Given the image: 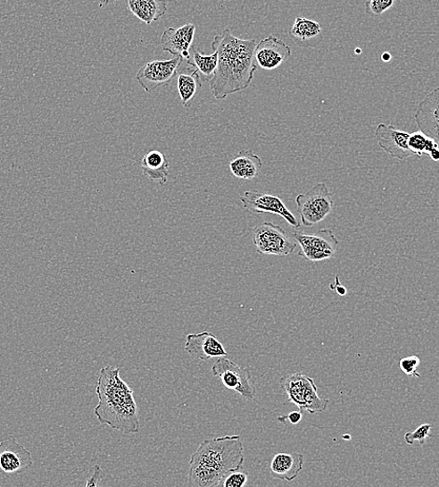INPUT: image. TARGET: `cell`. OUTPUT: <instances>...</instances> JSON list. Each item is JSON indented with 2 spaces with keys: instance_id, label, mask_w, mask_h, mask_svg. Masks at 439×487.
<instances>
[{
  "instance_id": "7a4b0ae2",
  "label": "cell",
  "mask_w": 439,
  "mask_h": 487,
  "mask_svg": "<svg viewBox=\"0 0 439 487\" xmlns=\"http://www.w3.org/2000/svg\"><path fill=\"white\" fill-rule=\"evenodd\" d=\"M244 462L241 436L205 440L190 458L187 486L215 487L226 474L241 471Z\"/></svg>"
},
{
  "instance_id": "7402d4cb",
  "label": "cell",
  "mask_w": 439,
  "mask_h": 487,
  "mask_svg": "<svg viewBox=\"0 0 439 487\" xmlns=\"http://www.w3.org/2000/svg\"><path fill=\"white\" fill-rule=\"evenodd\" d=\"M130 12L147 25L157 21L168 12V4L161 0H129Z\"/></svg>"
},
{
  "instance_id": "e575fe53",
  "label": "cell",
  "mask_w": 439,
  "mask_h": 487,
  "mask_svg": "<svg viewBox=\"0 0 439 487\" xmlns=\"http://www.w3.org/2000/svg\"><path fill=\"white\" fill-rule=\"evenodd\" d=\"M344 439H347V440L349 439L350 440L351 437L350 436H344Z\"/></svg>"
},
{
  "instance_id": "3957f363",
  "label": "cell",
  "mask_w": 439,
  "mask_h": 487,
  "mask_svg": "<svg viewBox=\"0 0 439 487\" xmlns=\"http://www.w3.org/2000/svg\"><path fill=\"white\" fill-rule=\"evenodd\" d=\"M98 404L95 416L98 421L127 435L139 432L137 405L133 389L120 377V369L103 367L96 383Z\"/></svg>"
},
{
  "instance_id": "5bb4252c",
  "label": "cell",
  "mask_w": 439,
  "mask_h": 487,
  "mask_svg": "<svg viewBox=\"0 0 439 487\" xmlns=\"http://www.w3.org/2000/svg\"><path fill=\"white\" fill-rule=\"evenodd\" d=\"M291 54V47L284 41L275 36H269L256 46L254 60L258 67L272 71L288 60Z\"/></svg>"
},
{
  "instance_id": "f546056e",
  "label": "cell",
  "mask_w": 439,
  "mask_h": 487,
  "mask_svg": "<svg viewBox=\"0 0 439 487\" xmlns=\"http://www.w3.org/2000/svg\"><path fill=\"white\" fill-rule=\"evenodd\" d=\"M303 414L301 411L293 412L287 416H284L285 419L288 420L292 424H297L302 420Z\"/></svg>"
},
{
  "instance_id": "52a82bcc",
  "label": "cell",
  "mask_w": 439,
  "mask_h": 487,
  "mask_svg": "<svg viewBox=\"0 0 439 487\" xmlns=\"http://www.w3.org/2000/svg\"><path fill=\"white\" fill-rule=\"evenodd\" d=\"M293 236L296 243L301 247L298 256L312 263L333 258L339 243L334 235V231L330 229H322L313 233V235L294 231Z\"/></svg>"
},
{
  "instance_id": "2e32d148",
  "label": "cell",
  "mask_w": 439,
  "mask_h": 487,
  "mask_svg": "<svg viewBox=\"0 0 439 487\" xmlns=\"http://www.w3.org/2000/svg\"><path fill=\"white\" fill-rule=\"evenodd\" d=\"M195 33V26L192 23L178 29L169 28L161 38L163 51L174 56H181L186 62L193 46Z\"/></svg>"
},
{
  "instance_id": "603a6c76",
  "label": "cell",
  "mask_w": 439,
  "mask_h": 487,
  "mask_svg": "<svg viewBox=\"0 0 439 487\" xmlns=\"http://www.w3.org/2000/svg\"><path fill=\"white\" fill-rule=\"evenodd\" d=\"M186 63L201 74L203 81L210 82L218 67V54L213 51L207 55L201 48L193 45Z\"/></svg>"
},
{
  "instance_id": "1f68e13d",
  "label": "cell",
  "mask_w": 439,
  "mask_h": 487,
  "mask_svg": "<svg viewBox=\"0 0 439 487\" xmlns=\"http://www.w3.org/2000/svg\"><path fill=\"white\" fill-rule=\"evenodd\" d=\"M429 157L434 162H439V147L432 150L429 154Z\"/></svg>"
},
{
  "instance_id": "e0dca14e",
  "label": "cell",
  "mask_w": 439,
  "mask_h": 487,
  "mask_svg": "<svg viewBox=\"0 0 439 487\" xmlns=\"http://www.w3.org/2000/svg\"><path fill=\"white\" fill-rule=\"evenodd\" d=\"M294 44L302 48H313L323 41V28L320 23L311 19L297 16L289 30Z\"/></svg>"
},
{
  "instance_id": "30bf717a",
  "label": "cell",
  "mask_w": 439,
  "mask_h": 487,
  "mask_svg": "<svg viewBox=\"0 0 439 487\" xmlns=\"http://www.w3.org/2000/svg\"><path fill=\"white\" fill-rule=\"evenodd\" d=\"M245 210L254 214L270 213L285 219L293 228H301L294 214L287 208L283 200L275 195L259 192L257 190L246 191L239 197Z\"/></svg>"
},
{
  "instance_id": "ac0fdd59",
  "label": "cell",
  "mask_w": 439,
  "mask_h": 487,
  "mask_svg": "<svg viewBox=\"0 0 439 487\" xmlns=\"http://www.w3.org/2000/svg\"><path fill=\"white\" fill-rule=\"evenodd\" d=\"M304 456L298 453L277 454L270 464L272 477L291 482L303 470Z\"/></svg>"
},
{
  "instance_id": "4fadbf2b",
  "label": "cell",
  "mask_w": 439,
  "mask_h": 487,
  "mask_svg": "<svg viewBox=\"0 0 439 487\" xmlns=\"http://www.w3.org/2000/svg\"><path fill=\"white\" fill-rule=\"evenodd\" d=\"M410 133L396 130L393 125L380 124L376 128L375 139L392 158L405 161L412 157L408 141Z\"/></svg>"
},
{
  "instance_id": "d6986e66",
  "label": "cell",
  "mask_w": 439,
  "mask_h": 487,
  "mask_svg": "<svg viewBox=\"0 0 439 487\" xmlns=\"http://www.w3.org/2000/svg\"><path fill=\"white\" fill-rule=\"evenodd\" d=\"M263 166V162L251 150H243L230 162L229 168L236 178L252 181L258 177Z\"/></svg>"
},
{
  "instance_id": "cb8c5ba5",
  "label": "cell",
  "mask_w": 439,
  "mask_h": 487,
  "mask_svg": "<svg viewBox=\"0 0 439 487\" xmlns=\"http://www.w3.org/2000/svg\"><path fill=\"white\" fill-rule=\"evenodd\" d=\"M408 146L413 155L423 157V155H429L432 150L439 147L437 144L427 138L422 131L418 130L410 134Z\"/></svg>"
},
{
  "instance_id": "7c38bea8",
  "label": "cell",
  "mask_w": 439,
  "mask_h": 487,
  "mask_svg": "<svg viewBox=\"0 0 439 487\" xmlns=\"http://www.w3.org/2000/svg\"><path fill=\"white\" fill-rule=\"evenodd\" d=\"M414 119L420 131L439 147V88L432 90L418 104Z\"/></svg>"
},
{
  "instance_id": "8992f818",
  "label": "cell",
  "mask_w": 439,
  "mask_h": 487,
  "mask_svg": "<svg viewBox=\"0 0 439 487\" xmlns=\"http://www.w3.org/2000/svg\"><path fill=\"white\" fill-rule=\"evenodd\" d=\"M253 242L258 253L265 256H289L296 248L288 233L271 223H263L253 229Z\"/></svg>"
},
{
  "instance_id": "6da1fadb",
  "label": "cell",
  "mask_w": 439,
  "mask_h": 487,
  "mask_svg": "<svg viewBox=\"0 0 439 487\" xmlns=\"http://www.w3.org/2000/svg\"><path fill=\"white\" fill-rule=\"evenodd\" d=\"M254 38L244 40L227 29L214 36L211 48L218 54V67L210 83V89L217 100L245 90L251 85L257 65Z\"/></svg>"
},
{
  "instance_id": "484cf974",
  "label": "cell",
  "mask_w": 439,
  "mask_h": 487,
  "mask_svg": "<svg viewBox=\"0 0 439 487\" xmlns=\"http://www.w3.org/2000/svg\"><path fill=\"white\" fill-rule=\"evenodd\" d=\"M432 430V424H423L417 427V430L413 432H408L405 435V441L409 445H413L415 441H418L421 446L426 444L427 439L430 437V432Z\"/></svg>"
},
{
  "instance_id": "d6a6232c",
  "label": "cell",
  "mask_w": 439,
  "mask_h": 487,
  "mask_svg": "<svg viewBox=\"0 0 439 487\" xmlns=\"http://www.w3.org/2000/svg\"><path fill=\"white\" fill-rule=\"evenodd\" d=\"M382 58L385 63H389L391 61L392 55H390V53L385 52L384 53Z\"/></svg>"
},
{
  "instance_id": "9a60e30c",
  "label": "cell",
  "mask_w": 439,
  "mask_h": 487,
  "mask_svg": "<svg viewBox=\"0 0 439 487\" xmlns=\"http://www.w3.org/2000/svg\"><path fill=\"white\" fill-rule=\"evenodd\" d=\"M185 349L193 358L201 361L226 358L228 355L222 342L207 331L201 334L188 335Z\"/></svg>"
},
{
  "instance_id": "ba28073f",
  "label": "cell",
  "mask_w": 439,
  "mask_h": 487,
  "mask_svg": "<svg viewBox=\"0 0 439 487\" xmlns=\"http://www.w3.org/2000/svg\"><path fill=\"white\" fill-rule=\"evenodd\" d=\"M211 374L222 381L227 389L233 390L244 399L255 398V388L251 382L250 370L226 358L218 359L212 365Z\"/></svg>"
},
{
  "instance_id": "44dd1931",
  "label": "cell",
  "mask_w": 439,
  "mask_h": 487,
  "mask_svg": "<svg viewBox=\"0 0 439 487\" xmlns=\"http://www.w3.org/2000/svg\"><path fill=\"white\" fill-rule=\"evenodd\" d=\"M142 168L150 181L161 185L168 182L170 165L162 152L158 150L148 152L142 161Z\"/></svg>"
},
{
  "instance_id": "f1b7e54d",
  "label": "cell",
  "mask_w": 439,
  "mask_h": 487,
  "mask_svg": "<svg viewBox=\"0 0 439 487\" xmlns=\"http://www.w3.org/2000/svg\"><path fill=\"white\" fill-rule=\"evenodd\" d=\"M105 474L99 465H94L87 475L86 487H101Z\"/></svg>"
},
{
  "instance_id": "277c9868",
  "label": "cell",
  "mask_w": 439,
  "mask_h": 487,
  "mask_svg": "<svg viewBox=\"0 0 439 487\" xmlns=\"http://www.w3.org/2000/svg\"><path fill=\"white\" fill-rule=\"evenodd\" d=\"M282 386L289 402L298 407L302 414H320L327 410L329 399L319 397L314 380L302 374L286 376Z\"/></svg>"
},
{
  "instance_id": "8fae6325",
  "label": "cell",
  "mask_w": 439,
  "mask_h": 487,
  "mask_svg": "<svg viewBox=\"0 0 439 487\" xmlns=\"http://www.w3.org/2000/svg\"><path fill=\"white\" fill-rule=\"evenodd\" d=\"M32 465L31 453L13 437L0 441V473L14 476L27 471Z\"/></svg>"
},
{
  "instance_id": "4dcf8cb0",
  "label": "cell",
  "mask_w": 439,
  "mask_h": 487,
  "mask_svg": "<svg viewBox=\"0 0 439 487\" xmlns=\"http://www.w3.org/2000/svg\"><path fill=\"white\" fill-rule=\"evenodd\" d=\"M331 289H335L338 296L344 297L347 294V289L339 283L338 276L335 278V286L331 287Z\"/></svg>"
},
{
  "instance_id": "9c48e42d",
  "label": "cell",
  "mask_w": 439,
  "mask_h": 487,
  "mask_svg": "<svg viewBox=\"0 0 439 487\" xmlns=\"http://www.w3.org/2000/svg\"><path fill=\"white\" fill-rule=\"evenodd\" d=\"M181 56L169 61H153L146 63L137 72V80L148 93L170 84L183 63Z\"/></svg>"
},
{
  "instance_id": "ffe728a7",
  "label": "cell",
  "mask_w": 439,
  "mask_h": 487,
  "mask_svg": "<svg viewBox=\"0 0 439 487\" xmlns=\"http://www.w3.org/2000/svg\"><path fill=\"white\" fill-rule=\"evenodd\" d=\"M177 88L183 106L188 107L203 88L201 74L188 65L183 69L179 68L177 72Z\"/></svg>"
},
{
  "instance_id": "5b68a950",
  "label": "cell",
  "mask_w": 439,
  "mask_h": 487,
  "mask_svg": "<svg viewBox=\"0 0 439 487\" xmlns=\"http://www.w3.org/2000/svg\"><path fill=\"white\" fill-rule=\"evenodd\" d=\"M295 203L299 216L306 227L323 222L334 208L332 194L325 183H319L306 193L297 195Z\"/></svg>"
},
{
  "instance_id": "4316f807",
  "label": "cell",
  "mask_w": 439,
  "mask_h": 487,
  "mask_svg": "<svg viewBox=\"0 0 439 487\" xmlns=\"http://www.w3.org/2000/svg\"><path fill=\"white\" fill-rule=\"evenodd\" d=\"M393 0H369L366 2V12L369 15H382L394 5Z\"/></svg>"
},
{
  "instance_id": "83f0119b",
  "label": "cell",
  "mask_w": 439,
  "mask_h": 487,
  "mask_svg": "<svg viewBox=\"0 0 439 487\" xmlns=\"http://www.w3.org/2000/svg\"><path fill=\"white\" fill-rule=\"evenodd\" d=\"M421 360L418 357H404L399 362V367L409 377H420V374L418 373V367L420 366Z\"/></svg>"
},
{
  "instance_id": "836d02e7",
  "label": "cell",
  "mask_w": 439,
  "mask_h": 487,
  "mask_svg": "<svg viewBox=\"0 0 439 487\" xmlns=\"http://www.w3.org/2000/svg\"><path fill=\"white\" fill-rule=\"evenodd\" d=\"M355 52H357V54H360L361 51L357 49V50H355Z\"/></svg>"
},
{
  "instance_id": "d4e9b609",
  "label": "cell",
  "mask_w": 439,
  "mask_h": 487,
  "mask_svg": "<svg viewBox=\"0 0 439 487\" xmlns=\"http://www.w3.org/2000/svg\"><path fill=\"white\" fill-rule=\"evenodd\" d=\"M249 480L246 472H231L226 474L215 487H245Z\"/></svg>"
}]
</instances>
